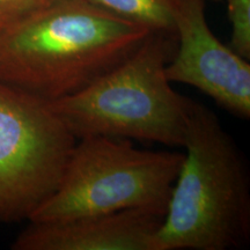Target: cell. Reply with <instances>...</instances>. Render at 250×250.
I'll list each match as a JSON object with an SVG mask.
<instances>
[{"instance_id":"9c48e42d","label":"cell","mask_w":250,"mask_h":250,"mask_svg":"<svg viewBox=\"0 0 250 250\" xmlns=\"http://www.w3.org/2000/svg\"><path fill=\"white\" fill-rule=\"evenodd\" d=\"M228 19L232 24L230 49L250 59V0H226Z\"/></svg>"},{"instance_id":"8fae6325","label":"cell","mask_w":250,"mask_h":250,"mask_svg":"<svg viewBox=\"0 0 250 250\" xmlns=\"http://www.w3.org/2000/svg\"><path fill=\"white\" fill-rule=\"evenodd\" d=\"M205 1H206V0H205ZM212 1H220V0H212Z\"/></svg>"},{"instance_id":"8992f818","label":"cell","mask_w":250,"mask_h":250,"mask_svg":"<svg viewBox=\"0 0 250 250\" xmlns=\"http://www.w3.org/2000/svg\"><path fill=\"white\" fill-rule=\"evenodd\" d=\"M176 49L166 66L170 83L189 85L235 117H250V65L215 37L205 0H184L175 19Z\"/></svg>"},{"instance_id":"5b68a950","label":"cell","mask_w":250,"mask_h":250,"mask_svg":"<svg viewBox=\"0 0 250 250\" xmlns=\"http://www.w3.org/2000/svg\"><path fill=\"white\" fill-rule=\"evenodd\" d=\"M76 143L49 101L0 81V223L29 220L54 195Z\"/></svg>"},{"instance_id":"3957f363","label":"cell","mask_w":250,"mask_h":250,"mask_svg":"<svg viewBox=\"0 0 250 250\" xmlns=\"http://www.w3.org/2000/svg\"><path fill=\"white\" fill-rule=\"evenodd\" d=\"M175 49L176 36L152 31L120 64L50 105L77 139L104 136L182 147L195 101L174 90L166 76Z\"/></svg>"},{"instance_id":"30bf717a","label":"cell","mask_w":250,"mask_h":250,"mask_svg":"<svg viewBox=\"0 0 250 250\" xmlns=\"http://www.w3.org/2000/svg\"><path fill=\"white\" fill-rule=\"evenodd\" d=\"M56 0H0V31L20 22Z\"/></svg>"},{"instance_id":"52a82bcc","label":"cell","mask_w":250,"mask_h":250,"mask_svg":"<svg viewBox=\"0 0 250 250\" xmlns=\"http://www.w3.org/2000/svg\"><path fill=\"white\" fill-rule=\"evenodd\" d=\"M165 211L130 208L58 221H29L14 250H151Z\"/></svg>"},{"instance_id":"6da1fadb","label":"cell","mask_w":250,"mask_h":250,"mask_svg":"<svg viewBox=\"0 0 250 250\" xmlns=\"http://www.w3.org/2000/svg\"><path fill=\"white\" fill-rule=\"evenodd\" d=\"M152 31L83 1L56 0L0 31V81L52 102L83 89Z\"/></svg>"},{"instance_id":"7a4b0ae2","label":"cell","mask_w":250,"mask_h":250,"mask_svg":"<svg viewBox=\"0 0 250 250\" xmlns=\"http://www.w3.org/2000/svg\"><path fill=\"white\" fill-rule=\"evenodd\" d=\"M182 164L151 250H230L250 241L243 155L217 115L193 102Z\"/></svg>"},{"instance_id":"277c9868","label":"cell","mask_w":250,"mask_h":250,"mask_svg":"<svg viewBox=\"0 0 250 250\" xmlns=\"http://www.w3.org/2000/svg\"><path fill=\"white\" fill-rule=\"evenodd\" d=\"M183 153L134 147L104 136L77 139L54 195L29 221H58L130 208L165 211Z\"/></svg>"},{"instance_id":"ba28073f","label":"cell","mask_w":250,"mask_h":250,"mask_svg":"<svg viewBox=\"0 0 250 250\" xmlns=\"http://www.w3.org/2000/svg\"><path fill=\"white\" fill-rule=\"evenodd\" d=\"M153 33L175 35V19L184 0H83ZM176 36V35H175Z\"/></svg>"}]
</instances>
